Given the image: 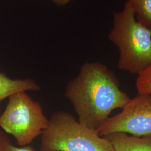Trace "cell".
I'll return each instance as SVG.
<instances>
[{
    "label": "cell",
    "instance_id": "obj_6",
    "mask_svg": "<svg viewBox=\"0 0 151 151\" xmlns=\"http://www.w3.org/2000/svg\"><path fill=\"white\" fill-rule=\"evenodd\" d=\"M115 151H151V134L137 137L125 133H114L104 136Z\"/></svg>",
    "mask_w": 151,
    "mask_h": 151
},
{
    "label": "cell",
    "instance_id": "obj_8",
    "mask_svg": "<svg viewBox=\"0 0 151 151\" xmlns=\"http://www.w3.org/2000/svg\"><path fill=\"white\" fill-rule=\"evenodd\" d=\"M137 21L151 29V0H128Z\"/></svg>",
    "mask_w": 151,
    "mask_h": 151
},
{
    "label": "cell",
    "instance_id": "obj_2",
    "mask_svg": "<svg viewBox=\"0 0 151 151\" xmlns=\"http://www.w3.org/2000/svg\"><path fill=\"white\" fill-rule=\"evenodd\" d=\"M108 37L119 50V70L138 75L151 66V29L137 21L128 0L122 11L114 12Z\"/></svg>",
    "mask_w": 151,
    "mask_h": 151
},
{
    "label": "cell",
    "instance_id": "obj_9",
    "mask_svg": "<svg viewBox=\"0 0 151 151\" xmlns=\"http://www.w3.org/2000/svg\"><path fill=\"white\" fill-rule=\"evenodd\" d=\"M135 85L138 94L151 93V66L138 75Z\"/></svg>",
    "mask_w": 151,
    "mask_h": 151
},
{
    "label": "cell",
    "instance_id": "obj_3",
    "mask_svg": "<svg viewBox=\"0 0 151 151\" xmlns=\"http://www.w3.org/2000/svg\"><path fill=\"white\" fill-rule=\"evenodd\" d=\"M40 136V151H115L111 142L96 130L81 124L65 111L51 115Z\"/></svg>",
    "mask_w": 151,
    "mask_h": 151
},
{
    "label": "cell",
    "instance_id": "obj_4",
    "mask_svg": "<svg viewBox=\"0 0 151 151\" xmlns=\"http://www.w3.org/2000/svg\"><path fill=\"white\" fill-rule=\"evenodd\" d=\"M49 124V119L44 115L40 104L25 91L9 97L5 110L0 115V127L12 135L22 147L42 135Z\"/></svg>",
    "mask_w": 151,
    "mask_h": 151
},
{
    "label": "cell",
    "instance_id": "obj_7",
    "mask_svg": "<svg viewBox=\"0 0 151 151\" xmlns=\"http://www.w3.org/2000/svg\"><path fill=\"white\" fill-rule=\"evenodd\" d=\"M40 90V86L32 78L11 79L4 73H0V103L17 92L39 91Z\"/></svg>",
    "mask_w": 151,
    "mask_h": 151
},
{
    "label": "cell",
    "instance_id": "obj_5",
    "mask_svg": "<svg viewBox=\"0 0 151 151\" xmlns=\"http://www.w3.org/2000/svg\"><path fill=\"white\" fill-rule=\"evenodd\" d=\"M96 129L101 137L114 133H125L142 137L151 134V93L138 94Z\"/></svg>",
    "mask_w": 151,
    "mask_h": 151
},
{
    "label": "cell",
    "instance_id": "obj_10",
    "mask_svg": "<svg viewBox=\"0 0 151 151\" xmlns=\"http://www.w3.org/2000/svg\"><path fill=\"white\" fill-rule=\"evenodd\" d=\"M0 151H36L30 146L17 147L14 146L5 133L0 130Z\"/></svg>",
    "mask_w": 151,
    "mask_h": 151
},
{
    "label": "cell",
    "instance_id": "obj_1",
    "mask_svg": "<svg viewBox=\"0 0 151 151\" xmlns=\"http://www.w3.org/2000/svg\"><path fill=\"white\" fill-rule=\"evenodd\" d=\"M65 96L72 104L78 122L97 129L115 109H123L130 100L122 90L116 75L106 65L86 62L78 75L68 82Z\"/></svg>",
    "mask_w": 151,
    "mask_h": 151
},
{
    "label": "cell",
    "instance_id": "obj_11",
    "mask_svg": "<svg viewBox=\"0 0 151 151\" xmlns=\"http://www.w3.org/2000/svg\"><path fill=\"white\" fill-rule=\"evenodd\" d=\"M54 4L59 6L65 5L73 0H52Z\"/></svg>",
    "mask_w": 151,
    "mask_h": 151
}]
</instances>
